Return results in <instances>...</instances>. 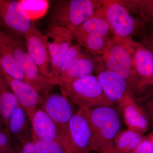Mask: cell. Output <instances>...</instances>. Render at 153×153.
Masks as SVG:
<instances>
[{
  "label": "cell",
  "mask_w": 153,
  "mask_h": 153,
  "mask_svg": "<svg viewBox=\"0 0 153 153\" xmlns=\"http://www.w3.org/2000/svg\"><path fill=\"white\" fill-rule=\"evenodd\" d=\"M105 16L119 41L132 45V37L137 36L146 28V25L127 10L118 1H103Z\"/></svg>",
  "instance_id": "cell-5"
},
{
  "label": "cell",
  "mask_w": 153,
  "mask_h": 153,
  "mask_svg": "<svg viewBox=\"0 0 153 153\" xmlns=\"http://www.w3.org/2000/svg\"><path fill=\"white\" fill-rule=\"evenodd\" d=\"M32 140L36 144L38 153H67L63 146L55 142L40 139L32 135Z\"/></svg>",
  "instance_id": "cell-27"
},
{
  "label": "cell",
  "mask_w": 153,
  "mask_h": 153,
  "mask_svg": "<svg viewBox=\"0 0 153 153\" xmlns=\"http://www.w3.org/2000/svg\"><path fill=\"white\" fill-rule=\"evenodd\" d=\"M59 85L62 94L79 108L90 109L114 105L107 98L98 78L93 74Z\"/></svg>",
  "instance_id": "cell-3"
},
{
  "label": "cell",
  "mask_w": 153,
  "mask_h": 153,
  "mask_svg": "<svg viewBox=\"0 0 153 153\" xmlns=\"http://www.w3.org/2000/svg\"><path fill=\"white\" fill-rule=\"evenodd\" d=\"M130 153H153V133L144 137L138 145Z\"/></svg>",
  "instance_id": "cell-28"
},
{
  "label": "cell",
  "mask_w": 153,
  "mask_h": 153,
  "mask_svg": "<svg viewBox=\"0 0 153 153\" xmlns=\"http://www.w3.org/2000/svg\"><path fill=\"white\" fill-rule=\"evenodd\" d=\"M143 134L131 130H124L118 133L114 141L113 153H130L144 138Z\"/></svg>",
  "instance_id": "cell-24"
},
{
  "label": "cell",
  "mask_w": 153,
  "mask_h": 153,
  "mask_svg": "<svg viewBox=\"0 0 153 153\" xmlns=\"http://www.w3.org/2000/svg\"><path fill=\"white\" fill-rule=\"evenodd\" d=\"M68 133L72 144L79 153H89L88 145L92 131L88 108H79L68 125Z\"/></svg>",
  "instance_id": "cell-14"
},
{
  "label": "cell",
  "mask_w": 153,
  "mask_h": 153,
  "mask_svg": "<svg viewBox=\"0 0 153 153\" xmlns=\"http://www.w3.org/2000/svg\"><path fill=\"white\" fill-rule=\"evenodd\" d=\"M0 73L31 121L38 106L41 104L43 96L30 83L11 77L1 68Z\"/></svg>",
  "instance_id": "cell-13"
},
{
  "label": "cell",
  "mask_w": 153,
  "mask_h": 153,
  "mask_svg": "<svg viewBox=\"0 0 153 153\" xmlns=\"http://www.w3.org/2000/svg\"><path fill=\"white\" fill-rule=\"evenodd\" d=\"M32 135L38 139L55 142L63 146L69 152L79 153L71 140L63 134L45 111L38 108L31 120Z\"/></svg>",
  "instance_id": "cell-7"
},
{
  "label": "cell",
  "mask_w": 153,
  "mask_h": 153,
  "mask_svg": "<svg viewBox=\"0 0 153 153\" xmlns=\"http://www.w3.org/2000/svg\"><path fill=\"white\" fill-rule=\"evenodd\" d=\"M1 125H3L4 126V121H3L2 118L1 114H0V126H1Z\"/></svg>",
  "instance_id": "cell-31"
},
{
  "label": "cell",
  "mask_w": 153,
  "mask_h": 153,
  "mask_svg": "<svg viewBox=\"0 0 153 153\" xmlns=\"http://www.w3.org/2000/svg\"><path fill=\"white\" fill-rule=\"evenodd\" d=\"M132 45L111 38L103 54L97 57L105 68L117 74L126 82L132 93L143 92L133 62ZM135 97V96H134Z\"/></svg>",
  "instance_id": "cell-2"
},
{
  "label": "cell",
  "mask_w": 153,
  "mask_h": 153,
  "mask_svg": "<svg viewBox=\"0 0 153 153\" xmlns=\"http://www.w3.org/2000/svg\"><path fill=\"white\" fill-rule=\"evenodd\" d=\"M70 32L77 44L95 57H99L103 54L108 43L111 39L99 35L74 31Z\"/></svg>",
  "instance_id": "cell-21"
},
{
  "label": "cell",
  "mask_w": 153,
  "mask_h": 153,
  "mask_svg": "<svg viewBox=\"0 0 153 153\" xmlns=\"http://www.w3.org/2000/svg\"><path fill=\"white\" fill-rule=\"evenodd\" d=\"M25 37L28 54L42 74L55 84L51 58L44 35L34 26Z\"/></svg>",
  "instance_id": "cell-11"
},
{
  "label": "cell",
  "mask_w": 153,
  "mask_h": 153,
  "mask_svg": "<svg viewBox=\"0 0 153 153\" xmlns=\"http://www.w3.org/2000/svg\"><path fill=\"white\" fill-rule=\"evenodd\" d=\"M15 149L16 153H38L36 144L33 140L18 145Z\"/></svg>",
  "instance_id": "cell-30"
},
{
  "label": "cell",
  "mask_w": 153,
  "mask_h": 153,
  "mask_svg": "<svg viewBox=\"0 0 153 153\" xmlns=\"http://www.w3.org/2000/svg\"><path fill=\"white\" fill-rule=\"evenodd\" d=\"M89 53L87 51L82 49V47L77 43L71 45L66 52L60 66L57 79L68 71L80 58L85 57Z\"/></svg>",
  "instance_id": "cell-25"
},
{
  "label": "cell",
  "mask_w": 153,
  "mask_h": 153,
  "mask_svg": "<svg viewBox=\"0 0 153 153\" xmlns=\"http://www.w3.org/2000/svg\"><path fill=\"white\" fill-rule=\"evenodd\" d=\"M0 19L4 27L24 36L34 26L19 1L0 0Z\"/></svg>",
  "instance_id": "cell-10"
},
{
  "label": "cell",
  "mask_w": 153,
  "mask_h": 153,
  "mask_svg": "<svg viewBox=\"0 0 153 153\" xmlns=\"http://www.w3.org/2000/svg\"><path fill=\"white\" fill-rule=\"evenodd\" d=\"M71 102L63 94L50 93L43 97L41 105V108L53 121L61 132L69 138L68 125L74 114Z\"/></svg>",
  "instance_id": "cell-8"
},
{
  "label": "cell",
  "mask_w": 153,
  "mask_h": 153,
  "mask_svg": "<svg viewBox=\"0 0 153 153\" xmlns=\"http://www.w3.org/2000/svg\"><path fill=\"white\" fill-rule=\"evenodd\" d=\"M94 71L105 95L114 104L119 105L129 97L134 98L126 82L116 73L105 68L99 60Z\"/></svg>",
  "instance_id": "cell-12"
},
{
  "label": "cell",
  "mask_w": 153,
  "mask_h": 153,
  "mask_svg": "<svg viewBox=\"0 0 153 153\" xmlns=\"http://www.w3.org/2000/svg\"><path fill=\"white\" fill-rule=\"evenodd\" d=\"M128 129L143 134L149 127L147 117L143 110L137 104L134 98L130 97L119 105Z\"/></svg>",
  "instance_id": "cell-17"
},
{
  "label": "cell",
  "mask_w": 153,
  "mask_h": 153,
  "mask_svg": "<svg viewBox=\"0 0 153 153\" xmlns=\"http://www.w3.org/2000/svg\"><path fill=\"white\" fill-rule=\"evenodd\" d=\"M0 153H16L10 136L0 130Z\"/></svg>",
  "instance_id": "cell-29"
},
{
  "label": "cell",
  "mask_w": 153,
  "mask_h": 153,
  "mask_svg": "<svg viewBox=\"0 0 153 153\" xmlns=\"http://www.w3.org/2000/svg\"><path fill=\"white\" fill-rule=\"evenodd\" d=\"M19 105H21L16 97L0 73V114L4 121L6 131L8 134L9 120L14 110Z\"/></svg>",
  "instance_id": "cell-22"
},
{
  "label": "cell",
  "mask_w": 153,
  "mask_h": 153,
  "mask_svg": "<svg viewBox=\"0 0 153 153\" xmlns=\"http://www.w3.org/2000/svg\"><path fill=\"white\" fill-rule=\"evenodd\" d=\"M0 68L11 77L30 84L17 63L4 33L2 32H0Z\"/></svg>",
  "instance_id": "cell-18"
},
{
  "label": "cell",
  "mask_w": 153,
  "mask_h": 153,
  "mask_svg": "<svg viewBox=\"0 0 153 153\" xmlns=\"http://www.w3.org/2000/svg\"><path fill=\"white\" fill-rule=\"evenodd\" d=\"M92 134L89 152L113 153L114 141L120 131L119 115L113 106H102L88 109Z\"/></svg>",
  "instance_id": "cell-1"
},
{
  "label": "cell",
  "mask_w": 153,
  "mask_h": 153,
  "mask_svg": "<svg viewBox=\"0 0 153 153\" xmlns=\"http://www.w3.org/2000/svg\"><path fill=\"white\" fill-rule=\"evenodd\" d=\"M1 26V19H0V27Z\"/></svg>",
  "instance_id": "cell-32"
},
{
  "label": "cell",
  "mask_w": 153,
  "mask_h": 153,
  "mask_svg": "<svg viewBox=\"0 0 153 153\" xmlns=\"http://www.w3.org/2000/svg\"><path fill=\"white\" fill-rule=\"evenodd\" d=\"M132 16L147 26L152 22L153 1H118Z\"/></svg>",
  "instance_id": "cell-23"
},
{
  "label": "cell",
  "mask_w": 153,
  "mask_h": 153,
  "mask_svg": "<svg viewBox=\"0 0 153 153\" xmlns=\"http://www.w3.org/2000/svg\"><path fill=\"white\" fill-rule=\"evenodd\" d=\"M4 33L19 67L30 84L42 94L43 97L51 93L56 85L42 74L23 44L13 36Z\"/></svg>",
  "instance_id": "cell-6"
},
{
  "label": "cell",
  "mask_w": 153,
  "mask_h": 153,
  "mask_svg": "<svg viewBox=\"0 0 153 153\" xmlns=\"http://www.w3.org/2000/svg\"><path fill=\"white\" fill-rule=\"evenodd\" d=\"M20 1L25 13L32 20L43 16L49 6L46 0H22Z\"/></svg>",
  "instance_id": "cell-26"
},
{
  "label": "cell",
  "mask_w": 153,
  "mask_h": 153,
  "mask_svg": "<svg viewBox=\"0 0 153 153\" xmlns=\"http://www.w3.org/2000/svg\"><path fill=\"white\" fill-rule=\"evenodd\" d=\"M98 63L97 57H91L89 54H88L80 58L68 71L58 77L55 81V85H59L61 83L92 74Z\"/></svg>",
  "instance_id": "cell-20"
},
{
  "label": "cell",
  "mask_w": 153,
  "mask_h": 153,
  "mask_svg": "<svg viewBox=\"0 0 153 153\" xmlns=\"http://www.w3.org/2000/svg\"><path fill=\"white\" fill-rule=\"evenodd\" d=\"M7 130L14 147L32 140L31 121L21 105L14 110L9 120Z\"/></svg>",
  "instance_id": "cell-16"
},
{
  "label": "cell",
  "mask_w": 153,
  "mask_h": 153,
  "mask_svg": "<svg viewBox=\"0 0 153 153\" xmlns=\"http://www.w3.org/2000/svg\"><path fill=\"white\" fill-rule=\"evenodd\" d=\"M67 153H70V152H67Z\"/></svg>",
  "instance_id": "cell-33"
},
{
  "label": "cell",
  "mask_w": 153,
  "mask_h": 153,
  "mask_svg": "<svg viewBox=\"0 0 153 153\" xmlns=\"http://www.w3.org/2000/svg\"><path fill=\"white\" fill-rule=\"evenodd\" d=\"M133 62L143 91L153 83V53L152 50L136 42L132 45Z\"/></svg>",
  "instance_id": "cell-15"
},
{
  "label": "cell",
  "mask_w": 153,
  "mask_h": 153,
  "mask_svg": "<svg viewBox=\"0 0 153 153\" xmlns=\"http://www.w3.org/2000/svg\"><path fill=\"white\" fill-rule=\"evenodd\" d=\"M68 30L70 31L99 35L106 38H110L109 36L112 31L105 16L102 6L92 16L81 25L75 27L70 28Z\"/></svg>",
  "instance_id": "cell-19"
},
{
  "label": "cell",
  "mask_w": 153,
  "mask_h": 153,
  "mask_svg": "<svg viewBox=\"0 0 153 153\" xmlns=\"http://www.w3.org/2000/svg\"><path fill=\"white\" fill-rule=\"evenodd\" d=\"M44 36L51 58L55 84L60 66L74 38L68 29L55 26H49Z\"/></svg>",
  "instance_id": "cell-9"
},
{
  "label": "cell",
  "mask_w": 153,
  "mask_h": 153,
  "mask_svg": "<svg viewBox=\"0 0 153 153\" xmlns=\"http://www.w3.org/2000/svg\"><path fill=\"white\" fill-rule=\"evenodd\" d=\"M103 1L61 0L56 1L49 26L69 29L81 25L102 6Z\"/></svg>",
  "instance_id": "cell-4"
}]
</instances>
